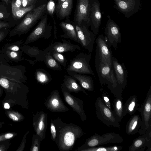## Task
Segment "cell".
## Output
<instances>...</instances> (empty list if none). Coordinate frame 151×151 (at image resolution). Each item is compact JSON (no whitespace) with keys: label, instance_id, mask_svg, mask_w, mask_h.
<instances>
[{"label":"cell","instance_id":"6da1fadb","mask_svg":"<svg viewBox=\"0 0 151 151\" xmlns=\"http://www.w3.org/2000/svg\"><path fill=\"white\" fill-rule=\"evenodd\" d=\"M0 86L6 93L1 101L5 109H9L15 105L28 108L27 94L29 88L23 83L0 77Z\"/></svg>","mask_w":151,"mask_h":151},{"label":"cell","instance_id":"7a4b0ae2","mask_svg":"<svg viewBox=\"0 0 151 151\" xmlns=\"http://www.w3.org/2000/svg\"><path fill=\"white\" fill-rule=\"evenodd\" d=\"M47 3L35 8L26 14L24 18L9 33L10 37L28 32L46 12Z\"/></svg>","mask_w":151,"mask_h":151},{"label":"cell","instance_id":"3957f363","mask_svg":"<svg viewBox=\"0 0 151 151\" xmlns=\"http://www.w3.org/2000/svg\"><path fill=\"white\" fill-rule=\"evenodd\" d=\"M91 55L81 53L70 60L66 67V72H74L82 74H95L90 65Z\"/></svg>","mask_w":151,"mask_h":151},{"label":"cell","instance_id":"277c9868","mask_svg":"<svg viewBox=\"0 0 151 151\" xmlns=\"http://www.w3.org/2000/svg\"><path fill=\"white\" fill-rule=\"evenodd\" d=\"M95 107L96 115L99 120L108 127L120 129L119 122L115 116L112 111L106 106L100 97L96 99Z\"/></svg>","mask_w":151,"mask_h":151},{"label":"cell","instance_id":"5b68a950","mask_svg":"<svg viewBox=\"0 0 151 151\" xmlns=\"http://www.w3.org/2000/svg\"><path fill=\"white\" fill-rule=\"evenodd\" d=\"M26 70L23 65H11L8 63L0 61V77L25 83L27 80Z\"/></svg>","mask_w":151,"mask_h":151},{"label":"cell","instance_id":"8992f818","mask_svg":"<svg viewBox=\"0 0 151 151\" xmlns=\"http://www.w3.org/2000/svg\"><path fill=\"white\" fill-rule=\"evenodd\" d=\"M138 110L142 117L141 124L138 133L143 134L151 129V86H150L145 100Z\"/></svg>","mask_w":151,"mask_h":151},{"label":"cell","instance_id":"52a82bcc","mask_svg":"<svg viewBox=\"0 0 151 151\" xmlns=\"http://www.w3.org/2000/svg\"><path fill=\"white\" fill-rule=\"evenodd\" d=\"M47 14H46L41 18L37 26L27 38L24 45L34 42L40 38L48 39L51 35V26L47 24Z\"/></svg>","mask_w":151,"mask_h":151},{"label":"cell","instance_id":"ba28073f","mask_svg":"<svg viewBox=\"0 0 151 151\" xmlns=\"http://www.w3.org/2000/svg\"><path fill=\"white\" fill-rule=\"evenodd\" d=\"M123 141L122 136L114 132L107 133L102 135L95 133L87 139L86 145L87 147H93L109 143H120Z\"/></svg>","mask_w":151,"mask_h":151},{"label":"cell","instance_id":"9c48e42d","mask_svg":"<svg viewBox=\"0 0 151 151\" xmlns=\"http://www.w3.org/2000/svg\"><path fill=\"white\" fill-rule=\"evenodd\" d=\"M104 35L109 47L111 48L112 47L115 50H116L118 44L122 42L120 28L109 17L105 29Z\"/></svg>","mask_w":151,"mask_h":151},{"label":"cell","instance_id":"30bf717a","mask_svg":"<svg viewBox=\"0 0 151 151\" xmlns=\"http://www.w3.org/2000/svg\"><path fill=\"white\" fill-rule=\"evenodd\" d=\"M90 0H77L73 22L75 24L90 26Z\"/></svg>","mask_w":151,"mask_h":151},{"label":"cell","instance_id":"8fae6325","mask_svg":"<svg viewBox=\"0 0 151 151\" xmlns=\"http://www.w3.org/2000/svg\"><path fill=\"white\" fill-rule=\"evenodd\" d=\"M75 24L78 43L89 52H92L96 35L85 25Z\"/></svg>","mask_w":151,"mask_h":151},{"label":"cell","instance_id":"7c38bea8","mask_svg":"<svg viewBox=\"0 0 151 151\" xmlns=\"http://www.w3.org/2000/svg\"><path fill=\"white\" fill-rule=\"evenodd\" d=\"M96 53L106 64L112 68V52L102 35L98 36L96 40Z\"/></svg>","mask_w":151,"mask_h":151},{"label":"cell","instance_id":"4fadbf2b","mask_svg":"<svg viewBox=\"0 0 151 151\" xmlns=\"http://www.w3.org/2000/svg\"><path fill=\"white\" fill-rule=\"evenodd\" d=\"M89 20L91 30L95 35H98L102 20L100 3L98 0H90Z\"/></svg>","mask_w":151,"mask_h":151},{"label":"cell","instance_id":"5bb4252c","mask_svg":"<svg viewBox=\"0 0 151 151\" xmlns=\"http://www.w3.org/2000/svg\"><path fill=\"white\" fill-rule=\"evenodd\" d=\"M116 8L127 18L137 12L141 6L139 0H114Z\"/></svg>","mask_w":151,"mask_h":151},{"label":"cell","instance_id":"9a60e30c","mask_svg":"<svg viewBox=\"0 0 151 151\" xmlns=\"http://www.w3.org/2000/svg\"><path fill=\"white\" fill-rule=\"evenodd\" d=\"M95 67L100 83L102 87L108 84L111 81V73L112 69L105 64L96 54L95 57Z\"/></svg>","mask_w":151,"mask_h":151},{"label":"cell","instance_id":"2e32d148","mask_svg":"<svg viewBox=\"0 0 151 151\" xmlns=\"http://www.w3.org/2000/svg\"><path fill=\"white\" fill-rule=\"evenodd\" d=\"M146 147V151H151V129L134 139L132 144L128 147V151H144Z\"/></svg>","mask_w":151,"mask_h":151},{"label":"cell","instance_id":"e0dca14e","mask_svg":"<svg viewBox=\"0 0 151 151\" xmlns=\"http://www.w3.org/2000/svg\"><path fill=\"white\" fill-rule=\"evenodd\" d=\"M112 63L116 79L118 83L124 89L126 86L128 75L125 65L124 63H119L117 60L113 56Z\"/></svg>","mask_w":151,"mask_h":151},{"label":"cell","instance_id":"ac0fdd59","mask_svg":"<svg viewBox=\"0 0 151 151\" xmlns=\"http://www.w3.org/2000/svg\"><path fill=\"white\" fill-rule=\"evenodd\" d=\"M62 42H56L50 44L44 50L46 51H55L60 53L68 52H73L76 50H81V48L77 45L73 44L65 39Z\"/></svg>","mask_w":151,"mask_h":151},{"label":"cell","instance_id":"d6986e66","mask_svg":"<svg viewBox=\"0 0 151 151\" xmlns=\"http://www.w3.org/2000/svg\"><path fill=\"white\" fill-rule=\"evenodd\" d=\"M59 25L64 32V34L60 36L61 37L70 39L78 43L73 22L66 19L65 21L61 22Z\"/></svg>","mask_w":151,"mask_h":151},{"label":"cell","instance_id":"ffe728a7","mask_svg":"<svg viewBox=\"0 0 151 151\" xmlns=\"http://www.w3.org/2000/svg\"><path fill=\"white\" fill-rule=\"evenodd\" d=\"M67 73L68 75L78 81L83 88L89 91L93 90V81L91 76L86 74H80L74 72Z\"/></svg>","mask_w":151,"mask_h":151},{"label":"cell","instance_id":"44dd1931","mask_svg":"<svg viewBox=\"0 0 151 151\" xmlns=\"http://www.w3.org/2000/svg\"><path fill=\"white\" fill-rule=\"evenodd\" d=\"M141 124V118L139 115L134 114L127 122L125 128L127 134L133 135L138 133Z\"/></svg>","mask_w":151,"mask_h":151},{"label":"cell","instance_id":"7402d4cb","mask_svg":"<svg viewBox=\"0 0 151 151\" xmlns=\"http://www.w3.org/2000/svg\"><path fill=\"white\" fill-rule=\"evenodd\" d=\"M113 113L119 122L127 114L122 97H116L113 104Z\"/></svg>","mask_w":151,"mask_h":151},{"label":"cell","instance_id":"603a6c76","mask_svg":"<svg viewBox=\"0 0 151 151\" xmlns=\"http://www.w3.org/2000/svg\"><path fill=\"white\" fill-rule=\"evenodd\" d=\"M63 83L62 84L63 88L73 91H82L87 94L85 91L78 83L77 80L70 75L63 76Z\"/></svg>","mask_w":151,"mask_h":151},{"label":"cell","instance_id":"cb8c5ba5","mask_svg":"<svg viewBox=\"0 0 151 151\" xmlns=\"http://www.w3.org/2000/svg\"><path fill=\"white\" fill-rule=\"evenodd\" d=\"M111 81L107 85V88L116 97H122L123 89L118 83L112 68L111 73Z\"/></svg>","mask_w":151,"mask_h":151},{"label":"cell","instance_id":"d4e9b609","mask_svg":"<svg viewBox=\"0 0 151 151\" xmlns=\"http://www.w3.org/2000/svg\"><path fill=\"white\" fill-rule=\"evenodd\" d=\"M73 0H65L56 14L60 19H68L72 10Z\"/></svg>","mask_w":151,"mask_h":151},{"label":"cell","instance_id":"484cf974","mask_svg":"<svg viewBox=\"0 0 151 151\" xmlns=\"http://www.w3.org/2000/svg\"><path fill=\"white\" fill-rule=\"evenodd\" d=\"M140 105L136 95H134L130 96L124 104L127 114H128L131 116L132 115L138 110Z\"/></svg>","mask_w":151,"mask_h":151},{"label":"cell","instance_id":"4316f807","mask_svg":"<svg viewBox=\"0 0 151 151\" xmlns=\"http://www.w3.org/2000/svg\"><path fill=\"white\" fill-rule=\"evenodd\" d=\"M1 51L5 55L9 61L17 63L24 60L22 56V51L21 50L19 51L5 50L2 49Z\"/></svg>","mask_w":151,"mask_h":151},{"label":"cell","instance_id":"83f0119b","mask_svg":"<svg viewBox=\"0 0 151 151\" xmlns=\"http://www.w3.org/2000/svg\"><path fill=\"white\" fill-rule=\"evenodd\" d=\"M45 51V54L43 61L46 66L48 68L54 70H61V67L60 65L51 55L50 52Z\"/></svg>","mask_w":151,"mask_h":151},{"label":"cell","instance_id":"f1b7e54d","mask_svg":"<svg viewBox=\"0 0 151 151\" xmlns=\"http://www.w3.org/2000/svg\"><path fill=\"white\" fill-rule=\"evenodd\" d=\"M35 4L31 5L25 8H20L18 9H12V12L14 19L15 20L19 19L24 16L35 7Z\"/></svg>","mask_w":151,"mask_h":151},{"label":"cell","instance_id":"f546056e","mask_svg":"<svg viewBox=\"0 0 151 151\" xmlns=\"http://www.w3.org/2000/svg\"><path fill=\"white\" fill-rule=\"evenodd\" d=\"M5 114L9 119L14 122H20L24 119V117L21 113L11 108L5 111Z\"/></svg>","mask_w":151,"mask_h":151},{"label":"cell","instance_id":"4dcf8cb0","mask_svg":"<svg viewBox=\"0 0 151 151\" xmlns=\"http://www.w3.org/2000/svg\"><path fill=\"white\" fill-rule=\"evenodd\" d=\"M35 76L37 81L41 83H46L51 80V77L49 73L42 69L36 70L35 73Z\"/></svg>","mask_w":151,"mask_h":151},{"label":"cell","instance_id":"1f68e13d","mask_svg":"<svg viewBox=\"0 0 151 151\" xmlns=\"http://www.w3.org/2000/svg\"><path fill=\"white\" fill-rule=\"evenodd\" d=\"M87 147V148L83 150L88 151H120L123 148L122 146L116 145L104 147L98 146Z\"/></svg>","mask_w":151,"mask_h":151},{"label":"cell","instance_id":"d6a6232c","mask_svg":"<svg viewBox=\"0 0 151 151\" xmlns=\"http://www.w3.org/2000/svg\"><path fill=\"white\" fill-rule=\"evenodd\" d=\"M51 55L61 65L67 67L68 60L61 53L55 51H49Z\"/></svg>","mask_w":151,"mask_h":151},{"label":"cell","instance_id":"836d02e7","mask_svg":"<svg viewBox=\"0 0 151 151\" xmlns=\"http://www.w3.org/2000/svg\"><path fill=\"white\" fill-rule=\"evenodd\" d=\"M23 42V40H21L16 42L7 43L4 45L2 49L14 51H19L21 50Z\"/></svg>","mask_w":151,"mask_h":151},{"label":"cell","instance_id":"e575fe53","mask_svg":"<svg viewBox=\"0 0 151 151\" xmlns=\"http://www.w3.org/2000/svg\"><path fill=\"white\" fill-rule=\"evenodd\" d=\"M75 136L74 134L71 132H68L65 134L64 141L65 145L68 146H71L73 144Z\"/></svg>","mask_w":151,"mask_h":151},{"label":"cell","instance_id":"d590c367","mask_svg":"<svg viewBox=\"0 0 151 151\" xmlns=\"http://www.w3.org/2000/svg\"><path fill=\"white\" fill-rule=\"evenodd\" d=\"M100 91L102 93V99L106 106L110 110L112 111L111 101L107 92L103 88H101Z\"/></svg>","mask_w":151,"mask_h":151},{"label":"cell","instance_id":"8d00e7d4","mask_svg":"<svg viewBox=\"0 0 151 151\" xmlns=\"http://www.w3.org/2000/svg\"><path fill=\"white\" fill-rule=\"evenodd\" d=\"M17 135L14 132H8L0 134V142L10 140L14 138Z\"/></svg>","mask_w":151,"mask_h":151},{"label":"cell","instance_id":"74e56055","mask_svg":"<svg viewBox=\"0 0 151 151\" xmlns=\"http://www.w3.org/2000/svg\"><path fill=\"white\" fill-rule=\"evenodd\" d=\"M55 2L53 0H50L47 3L46 11L52 17H53L54 13L55 12Z\"/></svg>","mask_w":151,"mask_h":151},{"label":"cell","instance_id":"f35d334b","mask_svg":"<svg viewBox=\"0 0 151 151\" xmlns=\"http://www.w3.org/2000/svg\"><path fill=\"white\" fill-rule=\"evenodd\" d=\"M9 15L6 7L4 4H0V19H7Z\"/></svg>","mask_w":151,"mask_h":151},{"label":"cell","instance_id":"ab89813d","mask_svg":"<svg viewBox=\"0 0 151 151\" xmlns=\"http://www.w3.org/2000/svg\"><path fill=\"white\" fill-rule=\"evenodd\" d=\"M11 145L9 140L0 142V151H7Z\"/></svg>","mask_w":151,"mask_h":151},{"label":"cell","instance_id":"60d3db41","mask_svg":"<svg viewBox=\"0 0 151 151\" xmlns=\"http://www.w3.org/2000/svg\"><path fill=\"white\" fill-rule=\"evenodd\" d=\"M29 132V131H27L24 136L20 145L16 151H23L24 150L26 145V137Z\"/></svg>","mask_w":151,"mask_h":151},{"label":"cell","instance_id":"b9f144b4","mask_svg":"<svg viewBox=\"0 0 151 151\" xmlns=\"http://www.w3.org/2000/svg\"><path fill=\"white\" fill-rule=\"evenodd\" d=\"M22 7V0H13L12 1V9H18Z\"/></svg>","mask_w":151,"mask_h":151},{"label":"cell","instance_id":"7bdbcfd3","mask_svg":"<svg viewBox=\"0 0 151 151\" xmlns=\"http://www.w3.org/2000/svg\"><path fill=\"white\" fill-rule=\"evenodd\" d=\"M65 0H56L55 12L56 14L58 13L62 5Z\"/></svg>","mask_w":151,"mask_h":151},{"label":"cell","instance_id":"ee69618b","mask_svg":"<svg viewBox=\"0 0 151 151\" xmlns=\"http://www.w3.org/2000/svg\"><path fill=\"white\" fill-rule=\"evenodd\" d=\"M8 34L7 30H0V42L4 40Z\"/></svg>","mask_w":151,"mask_h":151},{"label":"cell","instance_id":"f6af8a7d","mask_svg":"<svg viewBox=\"0 0 151 151\" xmlns=\"http://www.w3.org/2000/svg\"><path fill=\"white\" fill-rule=\"evenodd\" d=\"M11 25L9 23L2 22L0 20V30L2 29L10 27Z\"/></svg>","mask_w":151,"mask_h":151},{"label":"cell","instance_id":"bcb514c9","mask_svg":"<svg viewBox=\"0 0 151 151\" xmlns=\"http://www.w3.org/2000/svg\"><path fill=\"white\" fill-rule=\"evenodd\" d=\"M29 6L28 0H22V7L25 8Z\"/></svg>","mask_w":151,"mask_h":151},{"label":"cell","instance_id":"7dc6e473","mask_svg":"<svg viewBox=\"0 0 151 151\" xmlns=\"http://www.w3.org/2000/svg\"><path fill=\"white\" fill-rule=\"evenodd\" d=\"M51 130L53 137L54 138L55 136L56 130L55 127L53 125H52L51 127Z\"/></svg>","mask_w":151,"mask_h":151},{"label":"cell","instance_id":"c3c4849f","mask_svg":"<svg viewBox=\"0 0 151 151\" xmlns=\"http://www.w3.org/2000/svg\"><path fill=\"white\" fill-rule=\"evenodd\" d=\"M52 104L54 106H57L59 104L58 101L56 99H54L52 101Z\"/></svg>","mask_w":151,"mask_h":151},{"label":"cell","instance_id":"681fc988","mask_svg":"<svg viewBox=\"0 0 151 151\" xmlns=\"http://www.w3.org/2000/svg\"><path fill=\"white\" fill-rule=\"evenodd\" d=\"M54 37L55 38H57L56 36V31H57V27L56 26V23L55 22V20L54 19Z\"/></svg>","mask_w":151,"mask_h":151},{"label":"cell","instance_id":"f907efd6","mask_svg":"<svg viewBox=\"0 0 151 151\" xmlns=\"http://www.w3.org/2000/svg\"><path fill=\"white\" fill-rule=\"evenodd\" d=\"M44 127V124L42 121H41L39 124V127L40 130H42Z\"/></svg>","mask_w":151,"mask_h":151},{"label":"cell","instance_id":"816d5d0a","mask_svg":"<svg viewBox=\"0 0 151 151\" xmlns=\"http://www.w3.org/2000/svg\"><path fill=\"white\" fill-rule=\"evenodd\" d=\"M28 1L29 5L30 6L31 5L35 4L37 0H28Z\"/></svg>","mask_w":151,"mask_h":151},{"label":"cell","instance_id":"f5cc1de1","mask_svg":"<svg viewBox=\"0 0 151 151\" xmlns=\"http://www.w3.org/2000/svg\"><path fill=\"white\" fill-rule=\"evenodd\" d=\"M4 89L3 88L0 86V98L3 95Z\"/></svg>","mask_w":151,"mask_h":151},{"label":"cell","instance_id":"db71d44e","mask_svg":"<svg viewBox=\"0 0 151 151\" xmlns=\"http://www.w3.org/2000/svg\"><path fill=\"white\" fill-rule=\"evenodd\" d=\"M3 1L5 2L6 4L8 5L9 3L11 2V0H2Z\"/></svg>","mask_w":151,"mask_h":151},{"label":"cell","instance_id":"11a10c76","mask_svg":"<svg viewBox=\"0 0 151 151\" xmlns=\"http://www.w3.org/2000/svg\"><path fill=\"white\" fill-rule=\"evenodd\" d=\"M5 124L4 122H0V128L2 127Z\"/></svg>","mask_w":151,"mask_h":151}]
</instances>
